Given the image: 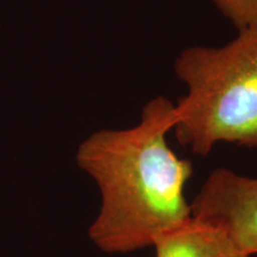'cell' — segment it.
Instances as JSON below:
<instances>
[{
    "mask_svg": "<svg viewBox=\"0 0 257 257\" xmlns=\"http://www.w3.org/2000/svg\"><path fill=\"white\" fill-rule=\"evenodd\" d=\"M175 120V105L159 95L144 104L137 125L95 131L79 144L76 165L100 192L88 237L101 251L150 248L192 218L185 195L192 163L176 156L167 141Z\"/></svg>",
    "mask_w": 257,
    "mask_h": 257,
    "instance_id": "1",
    "label": "cell"
},
{
    "mask_svg": "<svg viewBox=\"0 0 257 257\" xmlns=\"http://www.w3.org/2000/svg\"><path fill=\"white\" fill-rule=\"evenodd\" d=\"M153 248L156 257H253L240 251L219 230L193 217L163 233Z\"/></svg>",
    "mask_w": 257,
    "mask_h": 257,
    "instance_id": "4",
    "label": "cell"
},
{
    "mask_svg": "<svg viewBox=\"0 0 257 257\" xmlns=\"http://www.w3.org/2000/svg\"><path fill=\"white\" fill-rule=\"evenodd\" d=\"M237 30L257 29V0H211Z\"/></svg>",
    "mask_w": 257,
    "mask_h": 257,
    "instance_id": "5",
    "label": "cell"
},
{
    "mask_svg": "<svg viewBox=\"0 0 257 257\" xmlns=\"http://www.w3.org/2000/svg\"><path fill=\"white\" fill-rule=\"evenodd\" d=\"M174 72L187 87L175 105L180 146L206 156L218 143L257 147V29L219 47L186 48Z\"/></svg>",
    "mask_w": 257,
    "mask_h": 257,
    "instance_id": "2",
    "label": "cell"
},
{
    "mask_svg": "<svg viewBox=\"0 0 257 257\" xmlns=\"http://www.w3.org/2000/svg\"><path fill=\"white\" fill-rule=\"evenodd\" d=\"M192 217L219 230L250 256L257 255V178L217 168L191 202Z\"/></svg>",
    "mask_w": 257,
    "mask_h": 257,
    "instance_id": "3",
    "label": "cell"
}]
</instances>
